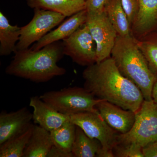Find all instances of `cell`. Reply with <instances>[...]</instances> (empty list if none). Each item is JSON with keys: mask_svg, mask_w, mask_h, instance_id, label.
I'll return each instance as SVG.
<instances>
[{"mask_svg": "<svg viewBox=\"0 0 157 157\" xmlns=\"http://www.w3.org/2000/svg\"><path fill=\"white\" fill-rule=\"evenodd\" d=\"M84 87L98 99L136 112L144 99L137 85L124 76L111 56L86 67Z\"/></svg>", "mask_w": 157, "mask_h": 157, "instance_id": "cell-1", "label": "cell"}, {"mask_svg": "<svg viewBox=\"0 0 157 157\" xmlns=\"http://www.w3.org/2000/svg\"><path fill=\"white\" fill-rule=\"evenodd\" d=\"M63 56L60 41L45 45L38 50L31 48L17 50L5 72L8 75L36 83L47 82L54 77L66 74V69L57 64Z\"/></svg>", "mask_w": 157, "mask_h": 157, "instance_id": "cell-2", "label": "cell"}, {"mask_svg": "<svg viewBox=\"0 0 157 157\" xmlns=\"http://www.w3.org/2000/svg\"><path fill=\"white\" fill-rule=\"evenodd\" d=\"M121 73L140 89L144 100L151 101L155 76L149 67L146 58L132 35L117 36L111 53Z\"/></svg>", "mask_w": 157, "mask_h": 157, "instance_id": "cell-3", "label": "cell"}, {"mask_svg": "<svg viewBox=\"0 0 157 157\" xmlns=\"http://www.w3.org/2000/svg\"><path fill=\"white\" fill-rule=\"evenodd\" d=\"M40 98L57 111L70 116L81 112H99L96 105L102 100L84 87L77 86L46 92Z\"/></svg>", "mask_w": 157, "mask_h": 157, "instance_id": "cell-4", "label": "cell"}, {"mask_svg": "<svg viewBox=\"0 0 157 157\" xmlns=\"http://www.w3.org/2000/svg\"><path fill=\"white\" fill-rule=\"evenodd\" d=\"M136 118L131 130L119 134L117 143H135L143 147L157 141V105L152 100H144L136 113Z\"/></svg>", "mask_w": 157, "mask_h": 157, "instance_id": "cell-5", "label": "cell"}, {"mask_svg": "<svg viewBox=\"0 0 157 157\" xmlns=\"http://www.w3.org/2000/svg\"><path fill=\"white\" fill-rule=\"evenodd\" d=\"M87 12L85 24L95 42L98 63L111 56L118 35L104 10Z\"/></svg>", "mask_w": 157, "mask_h": 157, "instance_id": "cell-6", "label": "cell"}, {"mask_svg": "<svg viewBox=\"0 0 157 157\" xmlns=\"http://www.w3.org/2000/svg\"><path fill=\"white\" fill-rule=\"evenodd\" d=\"M62 44L64 55L77 64L87 67L97 63L95 42L85 24L63 39Z\"/></svg>", "mask_w": 157, "mask_h": 157, "instance_id": "cell-7", "label": "cell"}, {"mask_svg": "<svg viewBox=\"0 0 157 157\" xmlns=\"http://www.w3.org/2000/svg\"><path fill=\"white\" fill-rule=\"evenodd\" d=\"M34 16L26 25L21 27L17 50L29 48L38 42L65 19V16L54 11L34 9Z\"/></svg>", "mask_w": 157, "mask_h": 157, "instance_id": "cell-8", "label": "cell"}, {"mask_svg": "<svg viewBox=\"0 0 157 157\" xmlns=\"http://www.w3.org/2000/svg\"><path fill=\"white\" fill-rule=\"evenodd\" d=\"M70 120L89 137L99 140L103 149L113 151L117 143L119 133L107 124L99 112L79 113L70 116Z\"/></svg>", "mask_w": 157, "mask_h": 157, "instance_id": "cell-9", "label": "cell"}, {"mask_svg": "<svg viewBox=\"0 0 157 157\" xmlns=\"http://www.w3.org/2000/svg\"><path fill=\"white\" fill-rule=\"evenodd\" d=\"M33 113L27 107L0 113V144L25 132L33 124Z\"/></svg>", "mask_w": 157, "mask_h": 157, "instance_id": "cell-10", "label": "cell"}, {"mask_svg": "<svg viewBox=\"0 0 157 157\" xmlns=\"http://www.w3.org/2000/svg\"><path fill=\"white\" fill-rule=\"evenodd\" d=\"M96 107L104 121L119 134L128 133L134 125L136 113L132 110L104 100L100 101Z\"/></svg>", "mask_w": 157, "mask_h": 157, "instance_id": "cell-11", "label": "cell"}, {"mask_svg": "<svg viewBox=\"0 0 157 157\" xmlns=\"http://www.w3.org/2000/svg\"><path fill=\"white\" fill-rule=\"evenodd\" d=\"M30 107L33 109V121L45 130L51 132L70 121V116L62 114L41 99L35 96L30 99Z\"/></svg>", "mask_w": 157, "mask_h": 157, "instance_id": "cell-12", "label": "cell"}, {"mask_svg": "<svg viewBox=\"0 0 157 157\" xmlns=\"http://www.w3.org/2000/svg\"><path fill=\"white\" fill-rule=\"evenodd\" d=\"M157 31V0H139V10L131 27V35L139 40Z\"/></svg>", "mask_w": 157, "mask_h": 157, "instance_id": "cell-13", "label": "cell"}, {"mask_svg": "<svg viewBox=\"0 0 157 157\" xmlns=\"http://www.w3.org/2000/svg\"><path fill=\"white\" fill-rule=\"evenodd\" d=\"M87 14V11L85 9L72 15L59 26L58 28L51 31L35 43L31 47V49L33 50H39L45 45L63 40L70 36L85 24Z\"/></svg>", "mask_w": 157, "mask_h": 157, "instance_id": "cell-14", "label": "cell"}, {"mask_svg": "<svg viewBox=\"0 0 157 157\" xmlns=\"http://www.w3.org/2000/svg\"><path fill=\"white\" fill-rule=\"evenodd\" d=\"M86 0H26L32 9L49 10L70 17L86 9Z\"/></svg>", "mask_w": 157, "mask_h": 157, "instance_id": "cell-15", "label": "cell"}, {"mask_svg": "<svg viewBox=\"0 0 157 157\" xmlns=\"http://www.w3.org/2000/svg\"><path fill=\"white\" fill-rule=\"evenodd\" d=\"M53 145L50 132L34 124L23 157H47Z\"/></svg>", "mask_w": 157, "mask_h": 157, "instance_id": "cell-16", "label": "cell"}, {"mask_svg": "<svg viewBox=\"0 0 157 157\" xmlns=\"http://www.w3.org/2000/svg\"><path fill=\"white\" fill-rule=\"evenodd\" d=\"M21 29L17 25H12L9 20L0 12V55L6 56L17 51Z\"/></svg>", "mask_w": 157, "mask_h": 157, "instance_id": "cell-17", "label": "cell"}, {"mask_svg": "<svg viewBox=\"0 0 157 157\" xmlns=\"http://www.w3.org/2000/svg\"><path fill=\"white\" fill-rule=\"evenodd\" d=\"M104 10L118 36L131 35V27L121 0H107Z\"/></svg>", "mask_w": 157, "mask_h": 157, "instance_id": "cell-18", "label": "cell"}, {"mask_svg": "<svg viewBox=\"0 0 157 157\" xmlns=\"http://www.w3.org/2000/svg\"><path fill=\"white\" fill-rule=\"evenodd\" d=\"M75 138L72 148L73 157H95L102 147L99 140L91 138L76 126Z\"/></svg>", "mask_w": 157, "mask_h": 157, "instance_id": "cell-19", "label": "cell"}, {"mask_svg": "<svg viewBox=\"0 0 157 157\" xmlns=\"http://www.w3.org/2000/svg\"><path fill=\"white\" fill-rule=\"evenodd\" d=\"M34 126L33 124L25 132L0 144V157H23Z\"/></svg>", "mask_w": 157, "mask_h": 157, "instance_id": "cell-20", "label": "cell"}, {"mask_svg": "<svg viewBox=\"0 0 157 157\" xmlns=\"http://www.w3.org/2000/svg\"><path fill=\"white\" fill-rule=\"evenodd\" d=\"M76 126L69 121L62 126L50 132L53 146L68 153H72Z\"/></svg>", "mask_w": 157, "mask_h": 157, "instance_id": "cell-21", "label": "cell"}, {"mask_svg": "<svg viewBox=\"0 0 157 157\" xmlns=\"http://www.w3.org/2000/svg\"><path fill=\"white\" fill-rule=\"evenodd\" d=\"M137 41L149 67L157 79V31L147 34Z\"/></svg>", "mask_w": 157, "mask_h": 157, "instance_id": "cell-22", "label": "cell"}, {"mask_svg": "<svg viewBox=\"0 0 157 157\" xmlns=\"http://www.w3.org/2000/svg\"><path fill=\"white\" fill-rule=\"evenodd\" d=\"M117 157H144L142 147L135 143H117L113 149Z\"/></svg>", "mask_w": 157, "mask_h": 157, "instance_id": "cell-23", "label": "cell"}, {"mask_svg": "<svg viewBox=\"0 0 157 157\" xmlns=\"http://www.w3.org/2000/svg\"><path fill=\"white\" fill-rule=\"evenodd\" d=\"M121 1L132 27L139 10V0H121Z\"/></svg>", "mask_w": 157, "mask_h": 157, "instance_id": "cell-24", "label": "cell"}, {"mask_svg": "<svg viewBox=\"0 0 157 157\" xmlns=\"http://www.w3.org/2000/svg\"><path fill=\"white\" fill-rule=\"evenodd\" d=\"M107 0H86V10L88 12H98L103 11Z\"/></svg>", "mask_w": 157, "mask_h": 157, "instance_id": "cell-25", "label": "cell"}, {"mask_svg": "<svg viewBox=\"0 0 157 157\" xmlns=\"http://www.w3.org/2000/svg\"><path fill=\"white\" fill-rule=\"evenodd\" d=\"M142 151L144 157H157V141L143 147Z\"/></svg>", "mask_w": 157, "mask_h": 157, "instance_id": "cell-26", "label": "cell"}, {"mask_svg": "<svg viewBox=\"0 0 157 157\" xmlns=\"http://www.w3.org/2000/svg\"><path fill=\"white\" fill-rule=\"evenodd\" d=\"M47 157H73V156L72 154L65 152L53 145Z\"/></svg>", "mask_w": 157, "mask_h": 157, "instance_id": "cell-27", "label": "cell"}, {"mask_svg": "<svg viewBox=\"0 0 157 157\" xmlns=\"http://www.w3.org/2000/svg\"><path fill=\"white\" fill-rule=\"evenodd\" d=\"M97 157H113V151L106 150L103 149L102 147L100 149L97 155Z\"/></svg>", "mask_w": 157, "mask_h": 157, "instance_id": "cell-28", "label": "cell"}, {"mask_svg": "<svg viewBox=\"0 0 157 157\" xmlns=\"http://www.w3.org/2000/svg\"><path fill=\"white\" fill-rule=\"evenodd\" d=\"M152 99L157 105V80L155 82L152 92Z\"/></svg>", "mask_w": 157, "mask_h": 157, "instance_id": "cell-29", "label": "cell"}]
</instances>
